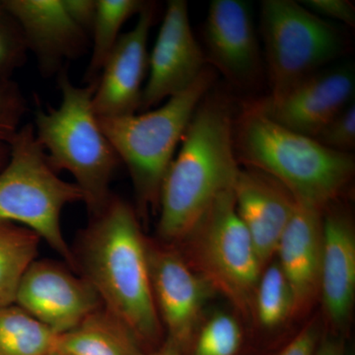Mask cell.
<instances>
[{"mask_svg":"<svg viewBox=\"0 0 355 355\" xmlns=\"http://www.w3.org/2000/svg\"><path fill=\"white\" fill-rule=\"evenodd\" d=\"M313 355H350L342 336H322Z\"/></svg>","mask_w":355,"mask_h":355,"instance_id":"cell-31","label":"cell"},{"mask_svg":"<svg viewBox=\"0 0 355 355\" xmlns=\"http://www.w3.org/2000/svg\"><path fill=\"white\" fill-rule=\"evenodd\" d=\"M137 15V24L121 35L98 79L92 99L98 118L130 116L139 111L148 69L147 43L156 18V4L144 2Z\"/></svg>","mask_w":355,"mask_h":355,"instance_id":"cell-13","label":"cell"},{"mask_svg":"<svg viewBox=\"0 0 355 355\" xmlns=\"http://www.w3.org/2000/svg\"><path fill=\"white\" fill-rule=\"evenodd\" d=\"M354 88V67L340 65L320 70L280 99L266 97L250 104L282 128L315 139L352 104Z\"/></svg>","mask_w":355,"mask_h":355,"instance_id":"cell-12","label":"cell"},{"mask_svg":"<svg viewBox=\"0 0 355 355\" xmlns=\"http://www.w3.org/2000/svg\"><path fill=\"white\" fill-rule=\"evenodd\" d=\"M9 156H10V149L8 144H0V171L8 162Z\"/></svg>","mask_w":355,"mask_h":355,"instance_id":"cell-33","label":"cell"},{"mask_svg":"<svg viewBox=\"0 0 355 355\" xmlns=\"http://www.w3.org/2000/svg\"><path fill=\"white\" fill-rule=\"evenodd\" d=\"M322 336L319 327L315 323H311L277 349L251 352L249 355H313ZM239 355L244 354L242 352Z\"/></svg>","mask_w":355,"mask_h":355,"instance_id":"cell-28","label":"cell"},{"mask_svg":"<svg viewBox=\"0 0 355 355\" xmlns=\"http://www.w3.org/2000/svg\"><path fill=\"white\" fill-rule=\"evenodd\" d=\"M8 146L10 156L0 171V221L31 229L76 270L60 217L67 205L83 202V191L51 167L31 123L20 128Z\"/></svg>","mask_w":355,"mask_h":355,"instance_id":"cell-6","label":"cell"},{"mask_svg":"<svg viewBox=\"0 0 355 355\" xmlns=\"http://www.w3.org/2000/svg\"><path fill=\"white\" fill-rule=\"evenodd\" d=\"M58 355H65V354H58Z\"/></svg>","mask_w":355,"mask_h":355,"instance_id":"cell-34","label":"cell"},{"mask_svg":"<svg viewBox=\"0 0 355 355\" xmlns=\"http://www.w3.org/2000/svg\"><path fill=\"white\" fill-rule=\"evenodd\" d=\"M72 21L88 36H91L97 14V0H62Z\"/></svg>","mask_w":355,"mask_h":355,"instance_id":"cell-30","label":"cell"},{"mask_svg":"<svg viewBox=\"0 0 355 355\" xmlns=\"http://www.w3.org/2000/svg\"><path fill=\"white\" fill-rule=\"evenodd\" d=\"M244 334L237 320L227 313H216L198 327L184 355H239Z\"/></svg>","mask_w":355,"mask_h":355,"instance_id":"cell-24","label":"cell"},{"mask_svg":"<svg viewBox=\"0 0 355 355\" xmlns=\"http://www.w3.org/2000/svg\"><path fill=\"white\" fill-rule=\"evenodd\" d=\"M234 188V187H233ZM189 265L245 316L253 314L263 272L251 236L236 211L233 189L224 191L181 242Z\"/></svg>","mask_w":355,"mask_h":355,"instance_id":"cell-7","label":"cell"},{"mask_svg":"<svg viewBox=\"0 0 355 355\" xmlns=\"http://www.w3.org/2000/svg\"><path fill=\"white\" fill-rule=\"evenodd\" d=\"M27 109L18 84L0 77V144H8L15 137Z\"/></svg>","mask_w":355,"mask_h":355,"instance_id":"cell-26","label":"cell"},{"mask_svg":"<svg viewBox=\"0 0 355 355\" xmlns=\"http://www.w3.org/2000/svg\"><path fill=\"white\" fill-rule=\"evenodd\" d=\"M216 71L207 67L195 83L164 105L141 114L98 118L135 188L137 212L157 210L161 187L198 105L209 94Z\"/></svg>","mask_w":355,"mask_h":355,"instance_id":"cell-5","label":"cell"},{"mask_svg":"<svg viewBox=\"0 0 355 355\" xmlns=\"http://www.w3.org/2000/svg\"><path fill=\"white\" fill-rule=\"evenodd\" d=\"M261 32L270 100L284 97L336 60L345 49L342 33L292 0L261 2Z\"/></svg>","mask_w":355,"mask_h":355,"instance_id":"cell-8","label":"cell"},{"mask_svg":"<svg viewBox=\"0 0 355 355\" xmlns=\"http://www.w3.org/2000/svg\"><path fill=\"white\" fill-rule=\"evenodd\" d=\"M60 338L19 306L0 308V355H58Z\"/></svg>","mask_w":355,"mask_h":355,"instance_id":"cell-21","label":"cell"},{"mask_svg":"<svg viewBox=\"0 0 355 355\" xmlns=\"http://www.w3.org/2000/svg\"><path fill=\"white\" fill-rule=\"evenodd\" d=\"M205 51L191 31L188 2L170 0L150 57L139 111L156 108L195 83L207 67Z\"/></svg>","mask_w":355,"mask_h":355,"instance_id":"cell-10","label":"cell"},{"mask_svg":"<svg viewBox=\"0 0 355 355\" xmlns=\"http://www.w3.org/2000/svg\"><path fill=\"white\" fill-rule=\"evenodd\" d=\"M300 3L319 17L338 20L350 27L355 26V7L347 0H305Z\"/></svg>","mask_w":355,"mask_h":355,"instance_id":"cell-29","label":"cell"},{"mask_svg":"<svg viewBox=\"0 0 355 355\" xmlns=\"http://www.w3.org/2000/svg\"><path fill=\"white\" fill-rule=\"evenodd\" d=\"M74 254L76 270L101 300L103 307L128 327L147 352L165 338L156 309L148 261V239L137 210L112 195L101 211L90 216Z\"/></svg>","mask_w":355,"mask_h":355,"instance_id":"cell-1","label":"cell"},{"mask_svg":"<svg viewBox=\"0 0 355 355\" xmlns=\"http://www.w3.org/2000/svg\"><path fill=\"white\" fill-rule=\"evenodd\" d=\"M233 139L238 162L279 182L300 205L324 210L354 179L352 153L286 130L250 103L234 121Z\"/></svg>","mask_w":355,"mask_h":355,"instance_id":"cell-3","label":"cell"},{"mask_svg":"<svg viewBox=\"0 0 355 355\" xmlns=\"http://www.w3.org/2000/svg\"><path fill=\"white\" fill-rule=\"evenodd\" d=\"M265 268L254 292L253 314L263 330L273 331L294 315V298L277 261Z\"/></svg>","mask_w":355,"mask_h":355,"instance_id":"cell-23","label":"cell"},{"mask_svg":"<svg viewBox=\"0 0 355 355\" xmlns=\"http://www.w3.org/2000/svg\"><path fill=\"white\" fill-rule=\"evenodd\" d=\"M60 349L65 355L148 354L128 327L104 307L60 335Z\"/></svg>","mask_w":355,"mask_h":355,"instance_id":"cell-19","label":"cell"},{"mask_svg":"<svg viewBox=\"0 0 355 355\" xmlns=\"http://www.w3.org/2000/svg\"><path fill=\"white\" fill-rule=\"evenodd\" d=\"M335 202L324 210L320 279V294L333 334L345 331L355 298L354 223L347 212L336 207Z\"/></svg>","mask_w":355,"mask_h":355,"instance_id":"cell-17","label":"cell"},{"mask_svg":"<svg viewBox=\"0 0 355 355\" xmlns=\"http://www.w3.org/2000/svg\"><path fill=\"white\" fill-rule=\"evenodd\" d=\"M41 242L31 229L0 221V308L15 304L21 280L38 260Z\"/></svg>","mask_w":355,"mask_h":355,"instance_id":"cell-20","label":"cell"},{"mask_svg":"<svg viewBox=\"0 0 355 355\" xmlns=\"http://www.w3.org/2000/svg\"><path fill=\"white\" fill-rule=\"evenodd\" d=\"M203 38L207 62L228 81L238 87H249L256 83L261 67L260 44L248 2H210Z\"/></svg>","mask_w":355,"mask_h":355,"instance_id":"cell-14","label":"cell"},{"mask_svg":"<svg viewBox=\"0 0 355 355\" xmlns=\"http://www.w3.org/2000/svg\"><path fill=\"white\" fill-rule=\"evenodd\" d=\"M151 286L166 338L186 354L214 288L176 247L148 240Z\"/></svg>","mask_w":355,"mask_h":355,"instance_id":"cell-9","label":"cell"},{"mask_svg":"<svg viewBox=\"0 0 355 355\" xmlns=\"http://www.w3.org/2000/svg\"><path fill=\"white\" fill-rule=\"evenodd\" d=\"M15 304L58 335L76 328L103 307L87 280L48 260H36L28 268Z\"/></svg>","mask_w":355,"mask_h":355,"instance_id":"cell-11","label":"cell"},{"mask_svg":"<svg viewBox=\"0 0 355 355\" xmlns=\"http://www.w3.org/2000/svg\"><path fill=\"white\" fill-rule=\"evenodd\" d=\"M27 53L20 26L0 0V77L10 78L25 64Z\"/></svg>","mask_w":355,"mask_h":355,"instance_id":"cell-25","label":"cell"},{"mask_svg":"<svg viewBox=\"0 0 355 355\" xmlns=\"http://www.w3.org/2000/svg\"><path fill=\"white\" fill-rule=\"evenodd\" d=\"M331 150L352 153L355 148V106L352 103L314 139Z\"/></svg>","mask_w":355,"mask_h":355,"instance_id":"cell-27","label":"cell"},{"mask_svg":"<svg viewBox=\"0 0 355 355\" xmlns=\"http://www.w3.org/2000/svg\"><path fill=\"white\" fill-rule=\"evenodd\" d=\"M233 193L236 211L251 236L265 268L277 254L296 202L279 182L248 167L240 168Z\"/></svg>","mask_w":355,"mask_h":355,"instance_id":"cell-16","label":"cell"},{"mask_svg":"<svg viewBox=\"0 0 355 355\" xmlns=\"http://www.w3.org/2000/svg\"><path fill=\"white\" fill-rule=\"evenodd\" d=\"M147 355H184L182 350L171 340L165 338L160 345Z\"/></svg>","mask_w":355,"mask_h":355,"instance_id":"cell-32","label":"cell"},{"mask_svg":"<svg viewBox=\"0 0 355 355\" xmlns=\"http://www.w3.org/2000/svg\"><path fill=\"white\" fill-rule=\"evenodd\" d=\"M141 0H97V14L93 25L92 55L84 76L86 84L97 83L105 62L120 38L121 27L139 14L144 6Z\"/></svg>","mask_w":355,"mask_h":355,"instance_id":"cell-22","label":"cell"},{"mask_svg":"<svg viewBox=\"0 0 355 355\" xmlns=\"http://www.w3.org/2000/svg\"><path fill=\"white\" fill-rule=\"evenodd\" d=\"M234 121L225 99L207 95L198 105L161 187V242L175 246L183 241L214 200L234 187L240 171Z\"/></svg>","mask_w":355,"mask_h":355,"instance_id":"cell-2","label":"cell"},{"mask_svg":"<svg viewBox=\"0 0 355 355\" xmlns=\"http://www.w3.org/2000/svg\"><path fill=\"white\" fill-rule=\"evenodd\" d=\"M324 210L296 202L277 246V261L293 294L294 315L306 312L320 295Z\"/></svg>","mask_w":355,"mask_h":355,"instance_id":"cell-18","label":"cell"},{"mask_svg":"<svg viewBox=\"0 0 355 355\" xmlns=\"http://www.w3.org/2000/svg\"><path fill=\"white\" fill-rule=\"evenodd\" d=\"M20 26L28 51L44 76L57 73L64 60L83 55L88 35L72 21L62 0H2Z\"/></svg>","mask_w":355,"mask_h":355,"instance_id":"cell-15","label":"cell"},{"mask_svg":"<svg viewBox=\"0 0 355 355\" xmlns=\"http://www.w3.org/2000/svg\"><path fill=\"white\" fill-rule=\"evenodd\" d=\"M58 87L62 103L58 109L37 110L35 135L51 167L74 177L89 216H95L113 195L110 184L121 159L93 110L97 83L79 87L71 83L67 70L62 69Z\"/></svg>","mask_w":355,"mask_h":355,"instance_id":"cell-4","label":"cell"}]
</instances>
